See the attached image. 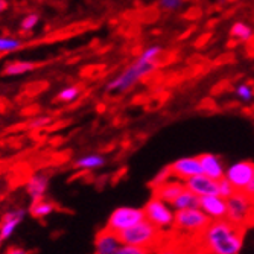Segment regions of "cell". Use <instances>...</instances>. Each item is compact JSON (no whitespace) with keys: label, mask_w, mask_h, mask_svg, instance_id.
I'll return each mask as SVG.
<instances>
[{"label":"cell","mask_w":254,"mask_h":254,"mask_svg":"<svg viewBox=\"0 0 254 254\" xmlns=\"http://www.w3.org/2000/svg\"><path fill=\"white\" fill-rule=\"evenodd\" d=\"M244 238L245 228L224 218L210 221L199 236V242L207 254H239L244 247Z\"/></svg>","instance_id":"cell-1"},{"label":"cell","mask_w":254,"mask_h":254,"mask_svg":"<svg viewBox=\"0 0 254 254\" xmlns=\"http://www.w3.org/2000/svg\"><path fill=\"white\" fill-rule=\"evenodd\" d=\"M119 239L122 244L135 245V247H143L152 250L155 245L160 244L161 239V230L143 219L142 222L135 224L134 227L125 230V232L119 233Z\"/></svg>","instance_id":"cell-2"},{"label":"cell","mask_w":254,"mask_h":254,"mask_svg":"<svg viewBox=\"0 0 254 254\" xmlns=\"http://www.w3.org/2000/svg\"><path fill=\"white\" fill-rule=\"evenodd\" d=\"M154 70H155V63H143L137 60L129 67H127L121 75L113 78L107 84V90L114 91V93H122V91L129 90L132 85H135L145 76L151 75Z\"/></svg>","instance_id":"cell-3"},{"label":"cell","mask_w":254,"mask_h":254,"mask_svg":"<svg viewBox=\"0 0 254 254\" xmlns=\"http://www.w3.org/2000/svg\"><path fill=\"white\" fill-rule=\"evenodd\" d=\"M230 222L238 227H248L254 222V199L244 192H236L227 198V216Z\"/></svg>","instance_id":"cell-4"},{"label":"cell","mask_w":254,"mask_h":254,"mask_svg":"<svg viewBox=\"0 0 254 254\" xmlns=\"http://www.w3.org/2000/svg\"><path fill=\"white\" fill-rule=\"evenodd\" d=\"M210 221L212 219L207 216L199 207H196V209H184V210L175 212L174 227L180 230L181 233L199 238Z\"/></svg>","instance_id":"cell-5"},{"label":"cell","mask_w":254,"mask_h":254,"mask_svg":"<svg viewBox=\"0 0 254 254\" xmlns=\"http://www.w3.org/2000/svg\"><path fill=\"white\" fill-rule=\"evenodd\" d=\"M145 219V212L143 209H138V207H129V205H124V207H118L114 209L107 221V227L110 232L114 233H122L125 230L134 227L135 224L142 222Z\"/></svg>","instance_id":"cell-6"},{"label":"cell","mask_w":254,"mask_h":254,"mask_svg":"<svg viewBox=\"0 0 254 254\" xmlns=\"http://www.w3.org/2000/svg\"><path fill=\"white\" fill-rule=\"evenodd\" d=\"M143 212H145V219L160 230L174 227L175 210L171 207V204L161 201L157 196H152L146 202V205L143 207Z\"/></svg>","instance_id":"cell-7"},{"label":"cell","mask_w":254,"mask_h":254,"mask_svg":"<svg viewBox=\"0 0 254 254\" xmlns=\"http://www.w3.org/2000/svg\"><path fill=\"white\" fill-rule=\"evenodd\" d=\"M224 178L232 183L236 192H244L248 184L254 180V163L253 161H238L225 169Z\"/></svg>","instance_id":"cell-8"},{"label":"cell","mask_w":254,"mask_h":254,"mask_svg":"<svg viewBox=\"0 0 254 254\" xmlns=\"http://www.w3.org/2000/svg\"><path fill=\"white\" fill-rule=\"evenodd\" d=\"M25 216L26 210L21 209V207L9 209L2 215V218H0V238H2V241H8L14 236L17 228L25 221Z\"/></svg>","instance_id":"cell-9"},{"label":"cell","mask_w":254,"mask_h":254,"mask_svg":"<svg viewBox=\"0 0 254 254\" xmlns=\"http://www.w3.org/2000/svg\"><path fill=\"white\" fill-rule=\"evenodd\" d=\"M171 175L177 180L186 181L198 174H202L201 171V163L198 157H184L180 158L169 166Z\"/></svg>","instance_id":"cell-10"},{"label":"cell","mask_w":254,"mask_h":254,"mask_svg":"<svg viewBox=\"0 0 254 254\" xmlns=\"http://www.w3.org/2000/svg\"><path fill=\"white\" fill-rule=\"evenodd\" d=\"M218 181L210 177H207L204 174H198L189 180L184 181L186 189L193 192L196 196H207V195H218Z\"/></svg>","instance_id":"cell-11"},{"label":"cell","mask_w":254,"mask_h":254,"mask_svg":"<svg viewBox=\"0 0 254 254\" xmlns=\"http://www.w3.org/2000/svg\"><path fill=\"white\" fill-rule=\"evenodd\" d=\"M199 209L213 219H224L227 216V199L219 195H207L199 198Z\"/></svg>","instance_id":"cell-12"},{"label":"cell","mask_w":254,"mask_h":254,"mask_svg":"<svg viewBox=\"0 0 254 254\" xmlns=\"http://www.w3.org/2000/svg\"><path fill=\"white\" fill-rule=\"evenodd\" d=\"M186 189V184L181 180H177L174 177H171L169 180H166L165 183L157 184L154 186V196L160 198L161 201H165L168 204H172L174 199Z\"/></svg>","instance_id":"cell-13"},{"label":"cell","mask_w":254,"mask_h":254,"mask_svg":"<svg viewBox=\"0 0 254 254\" xmlns=\"http://www.w3.org/2000/svg\"><path fill=\"white\" fill-rule=\"evenodd\" d=\"M122 245L119 235L104 228L98 233L95 239V254H116L119 247Z\"/></svg>","instance_id":"cell-14"},{"label":"cell","mask_w":254,"mask_h":254,"mask_svg":"<svg viewBox=\"0 0 254 254\" xmlns=\"http://www.w3.org/2000/svg\"><path fill=\"white\" fill-rule=\"evenodd\" d=\"M26 193L32 201H38V199H44L46 193H48L49 189V175L44 172H37L34 175L29 177V180L26 181Z\"/></svg>","instance_id":"cell-15"},{"label":"cell","mask_w":254,"mask_h":254,"mask_svg":"<svg viewBox=\"0 0 254 254\" xmlns=\"http://www.w3.org/2000/svg\"><path fill=\"white\" fill-rule=\"evenodd\" d=\"M201 163V171L204 175L210 177L213 180H221L225 175V168L222 165V160L213 154H202L198 157Z\"/></svg>","instance_id":"cell-16"},{"label":"cell","mask_w":254,"mask_h":254,"mask_svg":"<svg viewBox=\"0 0 254 254\" xmlns=\"http://www.w3.org/2000/svg\"><path fill=\"white\" fill-rule=\"evenodd\" d=\"M105 163H107V160L104 155L91 152V154H85V155H81L79 158H76L75 168L79 171H96V169L104 168Z\"/></svg>","instance_id":"cell-17"},{"label":"cell","mask_w":254,"mask_h":254,"mask_svg":"<svg viewBox=\"0 0 254 254\" xmlns=\"http://www.w3.org/2000/svg\"><path fill=\"white\" fill-rule=\"evenodd\" d=\"M172 209L177 210H184V209H196L199 207V196H196L193 192H190L189 189H184L171 204Z\"/></svg>","instance_id":"cell-18"},{"label":"cell","mask_w":254,"mask_h":254,"mask_svg":"<svg viewBox=\"0 0 254 254\" xmlns=\"http://www.w3.org/2000/svg\"><path fill=\"white\" fill-rule=\"evenodd\" d=\"M37 68V64L32 63V61H21V60H17L11 64H8L3 70V75L5 76H23V75H28L31 73L32 70Z\"/></svg>","instance_id":"cell-19"},{"label":"cell","mask_w":254,"mask_h":254,"mask_svg":"<svg viewBox=\"0 0 254 254\" xmlns=\"http://www.w3.org/2000/svg\"><path fill=\"white\" fill-rule=\"evenodd\" d=\"M55 212V204L48 199L32 201L29 207V215L35 219H44Z\"/></svg>","instance_id":"cell-20"},{"label":"cell","mask_w":254,"mask_h":254,"mask_svg":"<svg viewBox=\"0 0 254 254\" xmlns=\"http://www.w3.org/2000/svg\"><path fill=\"white\" fill-rule=\"evenodd\" d=\"M23 48V41L17 37H0V54H11Z\"/></svg>","instance_id":"cell-21"},{"label":"cell","mask_w":254,"mask_h":254,"mask_svg":"<svg viewBox=\"0 0 254 254\" xmlns=\"http://www.w3.org/2000/svg\"><path fill=\"white\" fill-rule=\"evenodd\" d=\"M79 95H81V88L78 85H70V87H65V88H63V90L58 91L57 101L68 104V102L76 101L79 98Z\"/></svg>","instance_id":"cell-22"},{"label":"cell","mask_w":254,"mask_h":254,"mask_svg":"<svg viewBox=\"0 0 254 254\" xmlns=\"http://www.w3.org/2000/svg\"><path fill=\"white\" fill-rule=\"evenodd\" d=\"M230 34H232L235 38L238 40H242V41H248L253 35V31L248 25H245V23H235V25L232 26V31H230Z\"/></svg>","instance_id":"cell-23"},{"label":"cell","mask_w":254,"mask_h":254,"mask_svg":"<svg viewBox=\"0 0 254 254\" xmlns=\"http://www.w3.org/2000/svg\"><path fill=\"white\" fill-rule=\"evenodd\" d=\"M38 23H40V15L35 14V12H31V14H28V15H25L21 18L20 28H21V31H25V32H31V31H34L37 28Z\"/></svg>","instance_id":"cell-24"},{"label":"cell","mask_w":254,"mask_h":254,"mask_svg":"<svg viewBox=\"0 0 254 254\" xmlns=\"http://www.w3.org/2000/svg\"><path fill=\"white\" fill-rule=\"evenodd\" d=\"M160 54H161V48H160V46H149V48H146L140 54V57H138L137 60L138 61H143V63H155L157 58L160 57Z\"/></svg>","instance_id":"cell-25"},{"label":"cell","mask_w":254,"mask_h":254,"mask_svg":"<svg viewBox=\"0 0 254 254\" xmlns=\"http://www.w3.org/2000/svg\"><path fill=\"white\" fill-rule=\"evenodd\" d=\"M116 254H152V250L143 248V247H135V245L122 244L119 247V250L116 251Z\"/></svg>","instance_id":"cell-26"},{"label":"cell","mask_w":254,"mask_h":254,"mask_svg":"<svg viewBox=\"0 0 254 254\" xmlns=\"http://www.w3.org/2000/svg\"><path fill=\"white\" fill-rule=\"evenodd\" d=\"M236 193V189L232 186V183L230 181H227L225 178H221L219 181H218V195L219 196H222V198H230L232 195H235Z\"/></svg>","instance_id":"cell-27"},{"label":"cell","mask_w":254,"mask_h":254,"mask_svg":"<svg viewBox=\"0 0 254 254\" xmlns=\"http://www.w3.org/2000/svg\"><path fill=\"white\" fill-rule=\"evenodd\" d=\"M52 122V118L51 116H37L34 119H31L26 127L29 129H40V128H44V127H48L49 124Z\"/></svg>","instance_id":"cell-28"},{"label":"cell","mask_w":254,"mask_h":254,"mask_svg":"<svg viewBox=\"0 0 254 254\" xmlns=\"http://www.w3.org/2000/svg\"><path fill=\"white\" fill-rule=\"evenodd\" d=\"M236 95H238L242 101H250V99L253 98V95H254V91H253L251 85H248V84H241V85H238V88H236Z\"/></svg>","instance_id":"cell-29"},{"label":"cell","mask_w":254,"mask_h":254,"mask_svg":"<svg viewBox=\"0 0 254 254\" xmlns=\"http://www.w3.org/2000/svg\"><path fill=\"white\" fill-rule=\"evenodd\" d=\"M160 8L165 11H177L181 5L183 0H160Z\"/></svg>","instance_id":"cell-30"},{"label":"cell","mask_w":254,"mask_h":254,"mask_svg":"<svg viewBox=\"0 0 254 254\" xmlns=\"http://www.w3.org/2000/svg\"><path fill=\"white\" fill-rule=\"evenodd\" d=\"M8 254H28V251L23 247H11Z\"/></svg>","instance_id":"cell-31"},{"label":"cell","mask_w":254,"mask_h":254,"mask_svg":"<svg viewBox=\"0 0 254 254\" xmlns=\"http://www.w3.org/2000/svg\"><path fill=\"white\" fill-rule=\"evenodd\" d=\"M6 8H8V2H6V0H0V14H2Z\"/></svg>","instance_id":"cell-32"},{"label":"cell","mask_w":254,"mask_h":254,"mask_svg":"<svg viewBox=\"0 0 254 254\" xmlns=\"http://www.w3.org/2000/svg\"><path fill=\"white\" fill-rule=\"evenodd\" d=\"M157 254H177L175 251H172L171 248H166V250H161V251H158Z\"/></svg>","instance_id":"cell-33"},{"label":"cell","mask_w":254,"mask_h":254,"mask_svg":"<svg viewBox=\"0 0 254 254\" xmlns=\"http://www.w3.org/2000/svg\"><path fill=\"white\" fill-rule=\"evenodd\" d=\"M2 242H3V241H2V238H0V245H2Z\"/></svg>","instance_id":"cell-34"},{"label":"cell","mask_w":254,"mask_h":254,"mask_svg":"<svg viewBox=\"0 0 254 254\" xmlns=\"http://www.w3.org/2000/svg\"><path fill=\"white\" fill-rule=\"evenodd\" d=\"M253 227H254V222H253Z\"/></svg>","instance_id":"cell-35"}]
</instances>
